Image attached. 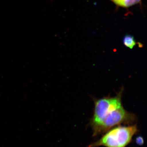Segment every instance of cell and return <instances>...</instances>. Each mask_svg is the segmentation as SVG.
I'll return each instance as SVG.
<instances>
[{"label":"cell","instance_id":"obj_1","mask_svg":"<svg viewBox=\"0 0 147 147\" xmlns=\"http://www.w3.org/2000/svg\"><path fill=\"white\" fill-rule=\"evenodd\" d=\"M137 131L136 125L113 127L106 131L99 140L90 144L88 147H126L130 144Z\"/></svg>","mask_w":147,"mask_h":147},{"label":"cell","instance_id":"obj_2","mask_svg":"<svg viewBox=\"0 0 147 147\" xmlns=\"http://www.w3.org/2000/svg\"><path fill=\"white\" fill-rule=\"evenodd\" d=\"M117 5L127 7L138 3L141 0H111Z\"/></svg>","mask_w":147,"mask_h":147},{"label":"cell","instance_id":"obj_3","mask_svg":"<svg viewBox=\"0 0 147 147\" xmlns=\"http://www.w3.org/2000/svg\"><path fill=\"white\" fill-rule=\"evenodd\" d=\"M123 43L125 46L132 49L137 44L134 37L130 35L127 34L124 37Z\"/></svg>","mask_w":147,"mask_h":147}]
</instances>
